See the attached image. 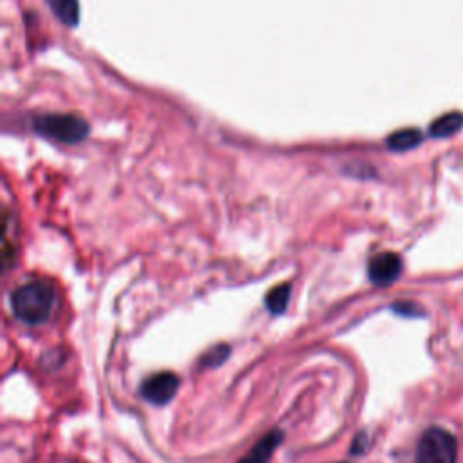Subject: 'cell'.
<instances>
[{
	"label": "cell",
	"mask_w": 463,
	"mask_h": 463,
	"mask_svg": "<svg viewBox=\"0 0 463 463\" xmlns=\"http://www.w3.org/2000/svg\"><path fill=\"white\" fill-rule=\"evenodd\" d=\"M56 302L53 284L46 281H31L13 291L12 306L15 317L29 326L42 324L49 319Z\"/></svg>",
	"instance_id": "1"
},
{
	"label": "cell",
	"mask_w": 463,
	"mask_h": 463,
	"mask_svg": "<svg viewBox=\"0 0 463 463\" xmlns=\"http://www.w3.org/2000/svg\"><path fill=\"white\" fill-rule=\"evenodd\" d=\"M38 134L62 143H80L89 134V125L74 114H40L33 120Z\"/></svg>",
	"instance_id": "2"
},
{
	"label": "cell",
	"mask_w": 463,
	"mask_h": 463,
	"mask_svg": "<svg viewBox=\"0 0 463 463\" xmlns=\"http://www.w3.org/2000/svg\"><path fill=\"white\" fill-rule=\"evenodd\" d=\"M458 442L443 427H429L417 449V463H456Z\"/></svg>",
	"instance_id": "3"
},
{
	"label": "cell",
	"mask_w": 463,
	"mask_h": 463,
	"mask_svg": "<svg viewBox=\"0 0 463 463\" xmlns=\"http://www.w3.org/2000/svg\"><path fill=\"white\" fill-rule=\"evenodd\" d=\"M178 388H180V376L171 371H162L143 380L139 391L147 402L154 406H165L174 399Z\"/></svg>",
	"instance_id": "4"
},
{
	"label": "cell",
	"mask_w": 463,
	"mask_h": 463,
	"mask_svg": "<svg viewBox=\"0 0 463 463\" xmlns=\"http://www.w3.org/2000/svg\"><path fill=\"white\" fill-rule=\"evenodd\" d=\"M402 257L393 252H382L369 261L367 275L376 286H390L402 274Z\"/></svg>",
	"instance_id": "5"
},
{
	"label": "cell",
	"mask_w": 463,
	"mask_h": 463,
	"mask_svg": "<svg viewBox=\"0 0 463 463\" xmlns=\"http://www.w3.org/2000/svg\"><path fill=\"white\" fill-rule=\"evenodd\" d=\"M282 442V433L281 431H272L268 433L263 440H259L256 443V447L240 459V463H270L275 449L281 445Z\"/></svg>",
	"instance_id": "6"
},
{
	"label": "cell",
	"mask_w": 463,
	"mask_h": 463,
	"mask_svg": "<svg viewBox=\"0 0 463 463\" xmlns=\"http://www.w3.org/2000/svg\"><path fill=\"white\" fill-rule=\"evenodd\" d=\"M53 13L69 28H74L80 21L79 0H47Z\"/></svg>",
	"instance_id": "7"
},
{
	"label": "cell",
	"mask_w": 463,
	"mask_h": 463,
	"mask_svg": "<svg viewBox=\"0 0 463 463\" xmlns=\"http://www.w3.org/2000/svg\"><path fill=\"white\" fill-rule=\"evenodd\" d=\"M461 127H463V114L452 111V113H447V114L440 116L438 120H434L429 129V134L433 138H449V136L456 134Z\"/></svg>",
	"instance_id": "8"
},
{
	"label": "cell",
	"mask_w": 463,
	"mask_h": 463,
	"mask_svg": "<svg viewBox=\"0 0 463 463\" xmlns=\"http://www.w3.org/2000/svg\"><path fill=\"white\" fill-rule=\"evenodd\" d=\"M422 139H424V136L418 129H402V130L393 132L388 138V147L397 152H406V150L418 147L422 143Z\"/></svg>",
	"instance_id": "9"
},
{
	"label": "cell",
	"mask_w": 463,
	"mask_h": 463,
	"mask_svg": "<svg viewBox=\"0 0 463 463\" xmlns=\"http://www.w3.org/2000/svg\"><path fill=\"white\" fill-rule=\"evenodd\" d=\"M290 295H291V286L288 282L272 288L266 295V307L274 316L282 314L286 310V306H288Z\"/></svg>",
	"instance_id": "10"
},
{
	"label": "cell",
	"mask_w": 463,
	"mask_h": 463,
	"mask_svg": "<svg viewBox=\"0 0 463 463\" xmlns=\"http://www.w3.org/2000/svg\"><path fill=\"white\" fill-rule=\"evenodd\" d=\"M230 355V348L226 344H219V346H212L203 357H201V366L205 367H217L221 366Z\"/></svg>",
	"instance_id": "11"
},
{
	"label": "cell",
	"mask_w": 463,
	"mask_h": 463,
	"mask_svg": "<svg viewBox=\"0 0 463 463\" xmlns=\"http://www.w3.org/2000/svg\"><path fill=\"white\" fill-rule=\"evenodd\" d=\"M393 310L397 314H400V316H406V317H420V316H424V312L413 302H397L393 306Z\"/></svg>",
	"instance_id": "12"
},
{
	"label": "cell",
	"mask_w": 463,
	"mask_h": 463,
	"mask_svg": "<svg viewBox=\"0 0 463 463\" xmlns=\"http://www.w3.org/2000/svg\"><path fill=\"white\" fill-rule=\"evenodd\" d=\"M367 447H369V436H367L366 433H360V434L355 438L353 445H351V452H353V454H362V452H366Z\"/></svg>",
	"instance_id": "13"
}]
</instances>
